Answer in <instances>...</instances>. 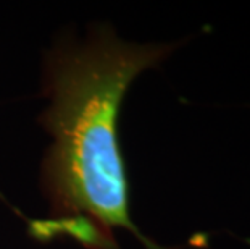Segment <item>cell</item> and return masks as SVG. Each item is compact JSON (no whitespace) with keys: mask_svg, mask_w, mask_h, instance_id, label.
Listing matches in <instances>:
<instances>
[{"mask_svg":"<svg viewBox=\"0 0 250 249\" xmlns=\"http://www.w3.org/2000/svg\"><path fill=\"white\" fill-rule=\"evenodd\" d=\"M174 49L127 42L105 26L50 49L42 81L47 105L39 116L50 139L41 165L47 212L29 222L34 240L121 249L116 233L123 230L147 249H165L131 220L118 118L134 79Z\"/></svg>","mask_w":250,"mask_h":249,"instance_id":"obj_1","label":"cell"}]
</instances>
